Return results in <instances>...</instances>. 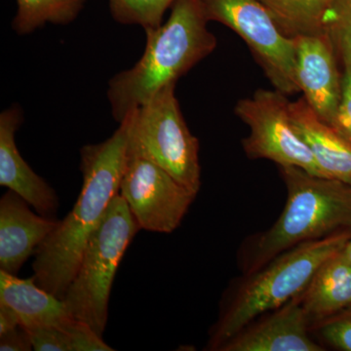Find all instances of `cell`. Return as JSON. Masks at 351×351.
<instances>
[{"label":"cell","instance_id":"cell-1","mask_svg":"<svg viewBox=\"0 0 351 351\" xmlns=\"http://www.w3.org/2000/svg\"><path fill=\"white\" fill-rule=\"evenodd\" d=\"M129 122L124 119L108 140L80 149L83 184L75 206L39 245L32 263L36 282L63 300L75 277L90 237L119 193L128 149Z\"/></svg>","mask_w":351,"mask_h":351},{"label":"cell","instance_id":"cell-2","mask_svg":"<svg viewBox=\"0 0 351 351\" xmlns=\"http://www.w3.org/2000/svg\"><path fill=\"white\" fill-rule=\"evenodd\" d=\"M199 0H176L164 24L145 29L144 54L132 68L108 82V100L115 121H122L162 88L209 56L217 47L216 36Z\"/></svg>","mask_w":351,"mask_h":351},{"label":"cell","instance_id":"cell-3","mask_svg":"<svg viewBox=\"0 0 351 351\" xmlns=\"http://www.w3.org/2000/svg\"><path fill=\"white\" fill-rule=\"evenodd\" d=\"M287 191L282 213L269 230L244 240L237 261L251 274L298 245L351 230V184L298 167H279Z\"/></svg>","mask_w":351,"mask_h":351},{"label":"cell","instance_id":"cell-4","mask_svg":"<svg viewBox=\"0 0 351 351\" xmlns=\"http://www.w3.org/2000/svg\"><path fill=\"white\" fill-rule=\"evenodd\" d=\"M350 237L351 230H346L298 245L261 269L234 279L223 294L205 350L219 351L252 321L301 294L318 267L341 250Z\"/></svg>","mask_w":351,"mask_h":351},{"label":"cell","instance_id":"cell-5","mask_svg":"<svg viewBox=\"0 0 351 351\" xmlns=\"http://www.w3.org/2000/svg\"><path fill=\"white\" fill-rule=\"evenodd\" d=\"M125 200L117 193L88 240L80 267L63 301L69 315L100 336L107 327L108 301L124 253L140 230Z\"/></svg>","mask_w":351,"mask_h":351},{"label":"cell","instance_id":"cell-6","mask_svg":"<svg viewBox=\"0 0 351 351\" xmlns=\"http://www.w3.org/2000/svg\"><path fill=\"white\" fill-rule=\"evenodd\" d=\"M176 84L162 88L127 115L128 147L158 164L197 195L201 188L199 141L184 119Z\"/></svg>","mask_w":351,"mask_h":351},{"label":"cell","instance_id":"cell-7","mask_svg":"<svg viewBox=\"0 0 351 351\" xmlns=\"http://www.w3.org/2000/svg\"><path fill=\"white\" fill-rule=\"evenodd\" d=\"M209 22H218L248 45L274 89L299 93L295 78V38L286 36L260 0H199Z\"/></svg>","mask_w":351,"mask_h":351},{"label":"cell","instance_id":"cell-8","mask_svg":"<svg viewBox=\"0 0 351 351\" xmlns=\"http://www.w3.org/2000/svg\"><path fill=\"white\" fill-rule=\"evenodd\" d=\"M289 104L286 95L276 89H258L237 104L235 114L250 128L248 137L242 141L244 152L250 159H267L278 167L301 168L324 177L293 125Z\"/></svg>","mask_w":351,"mask_h":351},{"label":"cell","instance_id":"cell-9","mask_svg":"<svg viewBox=\"0 0 351 351\" xmlns=\"http://www.w3.org/2000/svg\"><path fill=\"white\" fill-rule=\"evenodd\" d=\"M119 195L141 230L159 233L177 230L197 195L158 164L129 147Z\"/></svg>","mask_w":351,"mask_h":351},{"label":"cell","instance_id":"cell-10","mask_svg":"<svg viewBox=\"0 0 351 351\" xmlns=\"http://www.w3.org/2000/svg\"><path fill=\"white\" fill-rule=\"evenodd\" d=\"M295 78L307 104L332 125L341 98L338 56L326 32L295 36Z\"/></svg>","mask_w":351,"mask_h":351},{"label":"cell","instance_id":"cell-11","mask_svg":"<svg viewBox=\"0 0 351 351\" xmlns=\"http://www.w3.org/2000/svg\"><path fill=\"white\" fill-rule=\"evenodd\" d=\"M299 295L252 321L226 341L219 351L326 350L311 334Z\"/></svg>","mask_w":351,"mask_h":351},{"label":"cell","instance_id":"cell-12","mask_svg":"<svg viewBox=\"0 0 351 351\" xmlns=\"http://www.w3.org/2000/svg\"><path fill=\"white\" fill-rule=\"evenodd\" d=\"M23 119L19 106H12L0 114V186L22 196L38 214L54 219L59 209L56 191L29 167L16 145V132Z\"/></svg>","mask_w":351,"mask_h":351},{"label":"cell","instance_id":"cell-13","mask_svg":"<svg viewBox=\"0 0 351 351\" xmlns=\"http://www.w3.org/2000/svg\"><path fill=\"white\" fill-rule=\"evenodd\" d=\"M29 206L10 189L0 199V269L14 276L58 225Z\"/></svg>","mask_w":351,"mask_h":351},{"label":"cell","instance_id":"cell-14","mask_svg":"<svg viewBox=\"0 0 351 351\" xmlns=\"http://www.w3.org/2000/svg\"><path fill=\"white\" fill-rule=\"evenodd\" d=\"M291 120L325 178L351 184V144L314 112L306 99L289 104Z\"/></svg>","mask_w":351,"mask_h":351},{"label":"cell","instance_id":"cell-15","mask_svg":"<svg viewBox=\"0 0 351 351\" xmlns=\"http://www.w3.org/2000/svg\"><path fill=\"white\" fill-rule=\"evenodd\" d=\"M299 299L311 331L351 304V261L343 248L318 267Z\"/></svg>","mask_w":351,"mask_h":351},{"label":"cell","instance_id":"cell-16","mask_svg":"<svg viewBox=\"0 0 351 351\" xmlns=\"http://www.w3.org/2000/svg\"><path fill=\"white\" fill-rule=\"evenodd\" d=\"M0 302L17 313L23 327L53 325L64 329L73 318L63 300L41 288L34 276L21 279L1 269Z\"/></svg>","mask_w":351,"mask_h":351},{"label":"cell","instance_id":"cell-17","mask_svg":"<svg viewBox=\"0 0 351 351\" xmlns=\"http://www.w3.org/2000/svg\"><path fill=\"white\" fill-rule=\"evenodd\" d=\"M87 0H17L12 29L27 36L47 24L66 25L75 22Z\"/></svg>","mask_w":351,"mask_h":351},{"label":"cell","instance_id":"cell-18","mask_svg":"<svg viewBox=\"0 0 351 351\" xmlns=\"http://www.w3.org/2000/svg\"><path fill=\"white\" fill-rule=\"evenodd\" d=\"M290 38L324 32L331 0H260Z\"/></svg>","mask_w":351,"mask_h":351},{"label":"cell","instance_id":"cell-19","mask_svg":"<svg viewBox=\"0 0 351 351\" xmlns=\"http://www.w3.org/2000/svg\"><path fill=\"white\" fill-rule=\"evenodd\" d=\"M176 0H108L110 12L115 22L154 29L163 24L166 11Z\"/></svg>","mask_w":351,"mask_h":351},{"label":"cell","instance_id":"cell-20","mask_svg":"<svg viewBox=\"0 0 351 351\" xmlns=\"http://www.w3.org/2000/svg\"><path fill=\"white\" fill-rule=\"evenodd\" d=\"M324 32L334 46L339 62L351 57V0H331L324 18Z\"/></svg>","mask_w":351,"mask_h":351},{"label":"cell","instance_id":"cell-21","mask_svg":"<svg viewBox=\"0 0 351 351\" xmlns=\"http://www.w3.org/2000/svg\"><path fill=\"white\" fill-rule=\"evenodd\" d=\"M311 334L324 348L351 351V304L314 326Z\"/></svg>","mask_w":351,"mask_h":351},{"label":"cell","instance_id":"cell-22","mask_svg":"<svg viewBox=\"0 0 351 351\" xmlns=\"http://www.w3.org/2000/svg\"><path fill=\"white\" fill-rule=\"evenodd\" d=\"M23 328L31 339L34 350L73 351L68 332L62 328L53 325H34Z\"/></svg>","mask_w":351,"mask_h":351},{"label":"cell","instance_id":"cell-23","mask_svg":"<svg viewBox=\"0 0 351 351\" xmlns=\"http://www.w3.org/2000/svg\"><path fill=\"white\" fill-rule=\"evenodd\" d=\"M71 339L73 351H112V348L103 341V338L93 328L82 321L71 318L64 328Z\"/></svg>","mask_w":351,"mask_h":351},{"label":"cell","instance_id":"cell-24","mask_svg":"<svg viewBox=\"0 0 351 351\" xmlns=\"http://www.w3.org/2000/svg\"><path fill=\"white\" fill-rule=\"evenodd\" d=\"M341 63L343 69V90L338 112L331 126L351 144V57L343 58Z\"/></svg>","mask_w":351,"mask_h":351},{"label":"cell","instance_id":"cell-25","mask_svg":"<svg viewBox=\"0 0 351 351\" xmlns=\"http://www.w3.org/2000/svg\"><path fill=\"white\" fill-rule=\"evenodd\" d=\"M34 350L27 332L22 326L0 336V350L1 351H29Z\"/></svg>","mask_w":351,"mask_h":351},{"label":"cell","instance_id":"cell-26","mask_svg":"<svg viewBox=\"0 0 351 351\" xmlns=\"http://www.w3.org/2000/svg\"><path fill=\"white\" fill-rule=\"evenodd\" d=\"M20 325L19 316L17 313L10 306L0 302V336L19 327Z\"/></svg>","mask_w":351,"mask_h":351},{"label":"cell","instance_id":"cell-27","mask_svg":"<svg viewBox=\"0 0 351 351\" xmlns=\"http://www.w3.org/2000/svg\"><path fill=\"white\" fill-rule=\"evenodd\" d=\"M343 252H345L346 255L351 261V237L348 240V242H346L345 247H343Z\"/></svg>","mask_w":351,"mask_h":351}]
</instances>
